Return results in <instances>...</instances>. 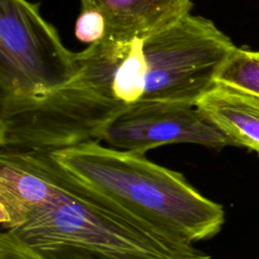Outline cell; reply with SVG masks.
Instances as JSON below:
<instances>
[{
    "label": "cell",
    "instance_id": "cell-4",
    "mask_svg": "<svg viewBox=\"0 0 259 259\" xmlns=\"http://www.w3.org/2000/svg\"><path fill=\"white\" fill-rule=\"evenodd\" d=\"M79 75L76 53L28 0H0V99L38 96Z\"/></svg>",
    "mask_w": 259,
    "mask_h": 259
},
{
    "label": "cell",
    "instance_id": "cell-7",
    "mask_svg": "<svg viewBox=\"0 0 259 259\" xmlns=\"http://www.w3.org/2000/svg\"><path fill=\"white\" fill-rule=\"evenodd\" d=\"M196 106L231 141L259 155V97L215 83Z\"/></svg>",
    "mask_w": 259,
    "mask_h": 259
},
{
    "label": "cell",
    "instance_id": "cell-3",
    "mask_svg": "<svg viewBox=\"0 0 259 259\" xmlns=\"http://www.w3.org/2000/svg\"><path fill=\"white\" fill-rule=\"evenodd\" d=\"M49 153L71 179L163 236L194 244L214 237L225 223L222 204L201 194L182 173L145 154L98 141Z\"/></svg>",
    "mask_w": 259,
    "mask_h": 259
},
{
    "label": "cell",
    "instance_id": "cell-5",
    "mask_svg": "<svg viewBox=\"0 0 259 259\" xmlns=\"http://www.w3.org/2000/svg\"><path fill=\"white\" fill-rule=\"evenodd\" d=\"M102 141L111 148L145 155L169 144H195L212 149L232 146L196 104L179 102L132 105L109 123Z\"/></svg>",
    "mask_w": 259,
    "mask_h": 259
},
{
    "label": "cell",
    "instance_id": "cell-1",
    "mask_svg": "<svg viewBox=\"0 0 259 259\" xmlns=\"http://www.w3.org/2000/svg\"><path fill=\"white\" fill-rule=\"evenodd\" d=\"M236 48L211 20L186 15L143 37H103L76 53L82 85L116 116L145 102L196 104ZM73 82V81H72Z\"/></svg>",
    "mask_w": 259,
    "mask_h": 259
},
{
    "label": "cell",
    "instance_id": "cell-9",
    "mask_svg": "<svg viewBox=\"0 0 259 259\" xmlns=\"http://www.w3.org/2000/svg\"><path fill=\"white\" fill-rule=\"evenodd\" d=\"M75 33L79 40L89 45L101 40L106 33V24L102 14L93 8H82L76 21Z\"/></svg>",
    "mask_w": 259,
    "mask_h": 259
},
{
    "label": "cell",
    "instance_id": "cell-6",
    "mask_svg": "<svg viewBox=\"0 0 259 259\" xmlns=\"http://www.w3.org/2000/svg\"><path fill=\"white\" fill-rule=\"evenodd\" d=\"M82 8L99 11L104 37L131 39L163 30L190 14L191 0H81Z\"/></svg>",
    "mask_w": 259,
    "mask_h": 259
},
{
    "label": "cell",
    "instance_id": "cell-2",
    "mask_svg": "<svg viewBox=\"0 0 259 259\" xmlns=\"http://www.w3.org/2000/svg\"><path fill=\"white\" fill-rule=\"evenodd\" d=\"M44 154L49 190L15 225L1 229L0 259H210L103 201Z\"/></svg>",
    "mask_w": 259,
    "mask_h": 259
},
{
    "label": "cell",
    "instance_id": "cell-8",
    "mask_svg": "<svg viewBox=\"0 0 259 259\" xmlns=\"http://www.w3.org/2000/svg\"><path fill=\"white\" fill-rule=\"evenodd\" d=\"M215 82L259 97V51L236 47L218 71Z\"/></svg>",
    "mask_w": 259,
    "mask_h": 259
}]
</instances>
